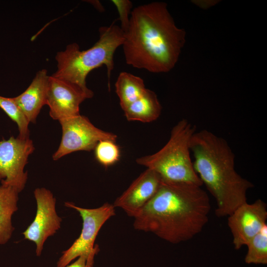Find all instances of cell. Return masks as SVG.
<instances>
[{
  "mask_svg": "<svg viewBox=\"0 0 267 267\" xmlns=\"http://www.w3.org/2000/svg\"><path fill=\"white\" fill-rule=\"evenodd\" d=\"M201 186L163 180L155 195L134 218L135 229L173 244L186 241L208 222L210 199Z\"/></svg>",
  "mask_w": 267,
  "mask_h": 267,
  "instance_id": "6da1fadb",
  "label": "cell"
},
{
  "mask_svg": "<svg viewBox=\"0 0 267 267\" xmlns=\"http://www.w3.org/2000/svg\"><path fill=\"white\" fill-rule=\"evenodd\" d=\"M186 33L177 26L163 2L134 7L122 44L126 62L153 73H167L178 61Z\"/></svg>",
  "mask_w": 267,
  "mask_h": 267,
  "instance_id": "7a4b0ae2",
  "label": "cell"
},
{
  "mask_svg": "<svg viewBox=\"0 0 267 267\" xmlns=\"http://www.w3.org/2000/svg\"><path fill=\"white\" fill-rule=\"evenodd\" d=\"M190 149L195 172L216 201L217 217L228 216L247 202L254 185L236 171L234 154L224 138L207 130L195 132Z\"/></svg>",
  "mask_w": 267,
  "mask_h": 267,
  "instance_id": "3957f363",
  "label": "cell"
},
{
  "mask_svg": "<svg viewBox=\"0 0 267 267\" xmlns=\"http://www.w3.org/2000/svg\"><path fill=\"white\" fill-rule=\"evenodd\" d=\"M99 38L89 48L81 50L75 43L67 45L63 51L55 56L57 70L51 76L71 83L88 91V75L92 70L103 65L107 68L108 83L114 68V54L122 45L124 32L114 21L109 26L100 27Z\"/></svg>",
  "mask_w": 267,
  "mask_h": 267,
  "instance_id": "277c9868",
  "label": "cell"
},
{
  "mask_svg": "<svg viewBox=\"0 0 267 267\" xmlns=\"http://www.w3.org/2000/svg\"><path fill=\"white\" fill-rule=\"evenodd\" d=\"M195 127L186 119L172 128L168 142L157 152L136 159V162L154 170L167 181L194 184L202 183L195 172L190 157V142Z\"/></svg>",
  "mask_w": 267,
  "mask_h": 267,
  "instance_id": "5b68a950",
  "label": "cell"
},
{
  "mask_svg": "<svg viewBox=\"0 0 267 267\" xmlns=\"http://www.w3.org/2000/svg\"><path fill=\"white\" fill-rule=\"evenodd\" d=\"M65 206L79 212L83 221L82 229L78 238L62 252L56 267H65L82 255L87 257L88 263L94 264L95 255L99 250L98 245H94L95 239L103 224L115 216V208L108 203L93 209L80 207L70 202H65Z\"/></svg>",
  "mask_w": 267,
  "mask_h": 267,
  "instance_id": "8992f818",
  "label": "cell"
},
{
  "mask_svg": "<svg viewBox=\"0 0 267 267\" xmlns=\"http://www.w3.org/2000/svg\"><path fill=\"white\" fill-rule=\"evenodd\" d=\"M62 128L59 146L52 155L56 161L64 156L78 151H90L103 140L116 142L117 135L103 131L81 114L59 121Z\"/></svg>",
  "mask_w": 267,
  "mask_h": 267,
  "instance_id": "52a82bcc",
  "label": "cell"
},
{
  "mask_svg": "<svg viewBox=\"0 0 267 267\" xmlns=\"http://www.w3.org/2000/svg\"><path fill=\"white\" fill-rule=\"evenodd\" d=\"M35 147L30 138L18 136L0 140V183L11 186L20 193L28 179L24 169Z\"/></svg>",
  "mask_w": 267,
  "mask_h": 267,
  "instance_id": "ba28073f",
  "label": "cell"
},
{
  "mask_svg": "<svg viewBox=\"0 0 267 267\" xmlns=\"http://www.w3.org/2000/svg\"><path fill=\"white\" fill-rule=\"evenodd\" d=\"M34 195L37 204L36 216L22 234L25 239L35 243L36 254L39 257L47 239L60 229L62 220L56 212V198L50 190L37 188Z\"/></svg>",
  "mask_w": 267,
  "mask_h": 267,
  "instance_id": "9c48e42d",
  "label": "cell"
},
{
  "mask_svg": "<svg viewBox=\"0 0 267 267\" xmlns=\"http://www.w3.org/2000/svg\"><path fill=\"white\" fill-rule=\"evenodd\" d=\"M90 89L85 90L65 80L49 76L47 104L49 115L58 121L80 115V105L93 96Z\"/></svg>",
  "mask_w": 267,
  "mask_h": 267,
  "instance_id": "30bf717a",
  "label": "cell"
},
{
  "mask_svg": "<svg viewBox=\"0 0 267 267\" xmlns=\"http://www.w3.org/2000/svg\"><path fill=\"white\" fill-rule=\"evenodd\" d=\"M228 226L232 236L234 248L240 249L267 225L266 204L261 199L245 203L228 216Z\"/></svg>",
  "mask_w": 267,
  "mask_h": 267,
  "instance_id": "8fae6325",
  "label": "cell"
},
{
  "mask_svg": "<svg viewBox=\"0 0 267 267\" xmlns=\"http://www.w3.org/2000/svg\"><path fill=\"white\" fill-rule=\"evenodd\" d=\"M162 180L157 173L147 168L115 200L113 206L121 208L128 216L134 218L155 195Z\"/></svg>",
  "mask_w": 267,
  "mask_h": 267,
  "instance_id": "7c38bea8",
  "label": "cell"
},
{
  "mask_svg": "<svg viewBox=\"0 0 267 267\" xmlns=\"http://www.w3.org/2000/svg\"><path fill=\"white\" fill-rule=\"evenodd\" d=\"M49 76L46 69L36 74L28 88L13 99L28 122L35 123L42 107L47 104Z\"/></svg>",
  "mask_w": 267,
  "mask_h": 267,
  "instance_id": "4fadbf2b",
  "label": "cell"
},
{
  "mask_svg": "<svg viewBox=\"0 0 267 267\" xmlns=\"http://www.w3.org/2000/svg\"><path fill=\"white\" fill-rule=\"evenodd\" d=\"M162 106L153 90L146 89L142 95L123 110L129 121L150 123L160 116Z\"/></svg>",
  "mask_w": 267,
  "mask_h": 267,
  "instance_id": "5bb4252c",
  "label": "cell"
},
{
  "mask_svg": "<svg viewBox=\"0 0 267 267\" xmlns=\"http://www.w3.org/2000/svg\"><path fill=\"white\" fill-rule=\"evenodd\" d=\"M19 193L11 186L0 185V245L10 240L14 230L11 218L18 209Z\"/></svg>",
  "mask_w": 267,
  "mask_h": 267,
  "instance_id": "9a60e30c",
  "label": "cell"
},
{
  "mask_svg": "<svg viewBox=\"0 0 267 267\" xmlns=\"http://www.w3.org/2000/svg\"><path fill=\"white\" fill-rule=\"evenodd\" d=\"M115 86L122 110L140 97L146 89L141 78L127 72L119 74Z\"/></svg>",
  "mask_w": 267,
  "mask_h": 267,
  "instance_id": "2e32d148",
  "label": "cell"
},
{
  "mask_svg": "<svg viewBox=\"0 0 267 267\" xmlns=\"http://www.w3.org/2000/svg\"><path fill=\"white\" fill-rule=\"evenodd\" d=\"M247 253L245 262L248 264H267V225L246 245Z\"/></svg>",
  "mask_w": 267,
  "mask_h": 267,
  "instance_id": "e0dca14e",
  "label": "cell"
},
{
  "mask_svg": "<svg viewBox=\"0 0 267 267\" xmlns=\"http://www.w3.org/2000/svg\"><path fill=\"white\" fill-rule=\"evenodd\" d=\"M0 108L17 125L18 136L22 138H30L29 123L14 102L13 97L0 95Z\"/></svg>",
  "mask_w": 267,
  "mask_h": 267,
  "instance_id": "ac0fdd59",
  "label": "cell"
},
{
  "mask_svg": "<svg viewBox=\"0 0 267 267\" xmlns=\"http://www.w3.org/2000/svg\"><path fill=\"white\" fill-rule=\"evenodd\" d=\"M94 150L96 159L105 167L114 165L120 159V148L112 140H103L99 141Z\"/></svg>",
  "mask_w": 267,
  "mask_h": 267,
  "instance_id": "d6986e66",
  "label": "cell"
},
{
  "mask_svg": "<svg viewBox=\"0 0 267 267\" xmlns=\"http://www.w3.org/2000/svg\"><path fill=\"white\" fill-rule=\"evenodd\" d=\"M111 2L117 9L119 16V20L121 23L120 27L125 33L129 26L133 7V3L129 0H112Z\"/></svg>",
  "mask_w": 267,
  "mask_h": 267,
  "instance_id": "ffe728a7",
  "label": "cell"
},
{
  "mask_svg": "<svg viewBox=\"0 0 267 267\" xmlns=\"http://www.w3.org/2000/svg\"><path fill=\"white\" fill-rule=\"evenodd\" d=\"M65 267H94L93 264L88 262V258L84 255H82L78 259L70 265Z\"/></svg>",
  "mask_w": 267,
  "mask_h": 267,
  "instance_id": "44dd1931",
  "label": "cell"
},
{
  "mask_svg": "<svg viewBox=\"0 0 267 267\" xmlns=\"http://www.w3.org/2000/svg\"><path fill=\"white\" fill-rule=\"evenodd\" d=\"M193 3L201 8L207 9L218 3V0H193Z\"/></svg>",
  "mask_w": 267,
  "mask_h": 267,
  "instance_id": "7402d4cb",
  "label": "cell"
},
{
  "mask_svg": "<svg viewBox=\"0 0 267 267\" xmlns=\"http://www.w3.org/2000/svg\"><path fill=\"white\" fill-rule=\"evenodd\" d=\"M87 1H89L99 12H102L105 11L103 6L99 0H88Z\"/></svg>",
  "mask_w": 267,
  "mask_h": 267,
  "instance_id": "603a6c76",
  "label": "cell"
}]
</instances>
